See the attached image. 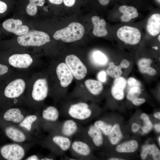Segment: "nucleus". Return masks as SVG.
I'll use <instances>...</instances> for the list:
<instances>
[{"mask_svg": "<svg viewBox=\"0 0 160 160\" xmlns=\"http://www.w3.org/2000/svg\"><path fill=\"white\" fill-rule=\"evenodd\" d=\"M22 24L23 22L20 20L11 18L5 20L2 25L6 31L20 36L26 33L29 31L28 27Z\"/></svg>", "mask_w": 160, "mask_h": 160, "instance_id": "obj_16", "label": "nucleus"}, {"mask_svg": "<svg viewBox=\"0 0 160 160\" xmlns=\"http://www.w3.org/2000/svg\"><path fill=\"white\" fill-rule=\"evenodd\" d=\"M32 73L16 71L0 88V111L25 105L27 88Z\"/></svg>", "mask_w": 160, "mask_h": 160, "instance_id": "obj_1", "label": "nucleus"}, {"mask_svg": "<svg viewBox=\"0 0 160 160\" xmlns=\"http://www.w3.org/2000/svg\"><path fill=\"white\" fill-rule=\"evenodd\" d=\"M157 0L159 1V3H160V0Z\"/></svg>", "mask_w": 160, "mask_h": 160, "instance_id": "obj_52", "label": "nucleus"}, {"mask_svg": "<svg viewBox=\"0 0 160 160\" xmlns=\"http://www.w3.org/2000/svg\"><path fill=\"white\" fill-rule=\"evenodd\" d=\"M65 62L76 79L81 80L85 77L87 73V68L76 56L74 55L67 56Z\"/></svg>", "mask_w": 160, "mask_h": 160, "instance_id": "obj_14", "label": "nucleus"}, {"mask_svg": "<svg viewBox=\"0 0 160 160\" xmlns=\"http://www.w3.org/2000/svg\"><path fill=\"white\" fill-rule=\"evenodd\" d=\"M19 106L12 107L0 111V119L12 124H18L26 116L25 111Z\"/></svg>", "mask_w": 160, "mask_h": 160, "instance_id": "obj_13", "label": "nucleus"}, {"mask_svg": "<svg viewBox=\"0 0 160 160\" xmlns=\"http://www.w3.org/2000/svg\"><path fill=\"white\" fill-rule=\"evenodd\" d=\"M55 71L57 77L62 87H66L71 83L73 76L65 63H61L58 64L55 68Z\"/></svg>", "mask_w": 160, "mask_h": 160, "instance_id": "obj_17", "label": "nucleus"}, {"mask_svg": "<svg viewBox=\"0 0 160 160\" xmlns=\"http://www.w3.org/2000/svg\"><path fill=\"white\" fill-rule=\"evenodd\" d=\"M102 134L99 128L92 124L84 128L83 127L79 135L81 136V139L88 144L91 141L95 145L99 147L103 143Z\"/></svg>", "mask_w": 160, "mask_h": 160, "instance_id": "obj_11", "label": "nucleus"}, {"mask_svg": "<svg viewBox=\"0 0 160 160\" xmlns=\"http://www.w3.org/2000/svg\"><path fill=\"white\" fill-rule=\"evenodd\" d=\"M7 6L6 3L0 0V14L4 13L7 10Z\"/></svg>", "mask_w": 160, "mask_h": 160, "instance_id": "obj_39", "label": "nucleus"}, {"mask_svg": "<svg viewBox=\"0 0 160 160\" xmlns=\"http://www.w3.org/2000/svg\"><path fill=\"white\" fill-rule=\"evenodd\" d=\"M50 41L49 35L41 31L32 30L18 36L17 39L19 46L23 47L38 48L43 46Z\"/></svg>", "mask_w": 160, "mask_h": 160, "instance_id": "obj_6", "label": "nucleus"}, {"mask_svg": "<svg viewBox=\"0 0 160 160\" xmlns=\"http://www.w3.org/2000/svg\"><path fill=\"white\" fill-rule=\"evenodd\" d=\"M131 101L134 105L139 106L144 103L145 100L143 98H139L137 97L133 99Z\"/></svg>", "mask_w": 160, "mask_h": 160, "instance_id": "obj_37", "label": "nucleus"}, {"mask_svg": "<svg viewBox=\"0 0 160 160\" xmlns=\"http://www.w3.org/2000/svg\"><path fill=\"white\" fill-rule=\"evenodd\" d=\"M126 85V80L124 77L120 76L115 78L111 89V94L115 99L121 100L124 98V90Z\"/></svg>", "mask_w": 160, "mask_h": 160, "instance_id": "obj_18", "label": "nucleus"}, {"mask_svg": "<svg viewBox=\"0 0 160 160\" xmlns=\"http://www.w3.org/2000/svg\"><path fill=\"white\" fill-rule=\"evenodd\" d=\"M93 125L99 128L105 135L108 136L112 127L111 125L101 120L96 121L94 122Z\"/></svg>", "mask_w": 160, "mask_h": 160, "instance_id": "obj_30", "label": "nucleus"}, {"mask_svg": "<svg viewBox=\"0 0 160 160\" xmlns=\"http://www.w3.org/2000/svg\"><path fill=\"white\" fill-rule=\"evenodd\" d=\"M16 71L7 64L0 62V88Z\"/></svg>", "mask_w": 160, "mask_h": 160, "instance_id": "obj_23", "label": "nucleus"}, {"mask_svg": "<svg viewBox=\"0 0 160 160\" xmlns=\"http://www.w3.org/2000/svg\"><path fill=\"white\" fill-rule=\"evenodd\" d=\"M29 3L26 7L27 13L31 16L34 15L37 11V6H42L44 4L45 0H29Z\"/></svg>", "mask_w": 160, "mask_h": 160, "instance_id": "obj_28", "label": "nucleus"}, {"mask_svg": "<svg viewBox=\"0 0 160 160\" xmlns=\"http://www.w3.org/2000/svg\"><path fill=\"white\" fill-rule=\"evenodd\" d=\"M140 128V126L137 123H133L132 126V131L134 132H137Z\"/></svg>", "mask_w": 160, "mask_h": 160, "instance_id": "obj_43", "label": "nucleus"}, {"mask_svg": "<svg viewBox=\"0 0 160 160\" xmlns=\"http://www.w3.org/2000/svg\"><path fill=\"white\" fill-rule=\"evenodd\" d=\"M63 114L68 118L73 119L80 123L88 122L93 113L87 103L80 102L71 105Z\"/></svg>", "mask_w": 160, "mask_h": 160, "instance_id": "obj_8", "label": "nucleus"}, {"mask_svg": "<svg viewBox=\"0 0 160 160\" xmlns=\"http://www.w3.org/2000/svg\"><path fill=\"white\" fill-rule=\"evenodd\" d=\"M110 0H98L100 4L105 6L107 5L109 3Z\"/></svg>", "mask_w": 160, "mask_h": 160, "instance_id": "obj_45", "label": "nucleus"}, {"mask_svg": "<svg viewBox=\"0 0 160 160\" xmlns=\"http://www.w3.org/2000/svg\"><path fill=\"white\" fill-rule=\"evenodd\" d=\"M145 122V125L142 128V131L144 133L148 132L152 129L153 124L149 119L144 120Z\"/></svg>", "mask_w": 160, "mask_h": 160, "instance_id": "obj_34", "label": "nucleus"}, {"mask_svg": "<svg viewBox=\"0 0 160 160\" xmlns=\"http://www.w3.org/2000/svg\"><path fill=\"white\" fill-rule=\"evenodd\" d=\"M154 116L158 119H160V112H157L155 113L154 115Z\"/></svg>", "mask_w": 160, "mask_h": 160, "instance_id": "obj_48", "label": "nucleus"}, {"mask_svg": "<svg viewBox=\"0 0 160 160\" xmlns=\"http://www.w3.org/2000/svg\"><path fill=\"white\" fill-rule=\"evenodd\" d=\"M84 33V28L81 23H70L67 27L57 30L53 37L56 40L61 39L66 43H70L80 39Z\"/></svg>", "mask_w": 160, "mask_h": 160, "instance_id": "obj_7", "label": "nucleus"}, {"mask_svg": "<svg viewBox=\"0 0 160 160\" xmlns=\"http://www.w3.org/2000/svg\"><path fill=\"white\" fill-rule=\"evenodd\" d=\"M51 3L55 4H62L63 0H49Z\"/></svg>", "mask_w": 160, "mask_h": 160, "instance_id": "obj_44", "label": "nucleus"}, {"mask_svg": "<svg viewBox=\"0 0 160 160\" xmlns=\"http://www.w3.org/2000/svg\"><path fill=\"white\" fill-rule=\"evenodd\" d=\"M82 128L79 123L68 118L61 122L58 121L44 129L49 134H59L71 139L74 136L79 135Z\"/></svg>", "mask_w": 160, "mask_h": 160, "instance_id": "obj_5", "label": "nucleus"}, {"mask_svg": "<svg viewBox=\"0 0 160 160\" xmlns=\"http://www.w3.org/2000/svg\"><path fill=\"white\" fill-rule=\"evenodd\" d=\"M138 147L137 142L132 140L118 145L116 149L119 153H132L135 151Z\"/></svg>", "mask_w": 160, "mask_h": 160, "instance_id": "obj_26", "label": "nucleus"}, {"mask_svg": "<svg viewBox=\"0 0 160 160\" xmlns=\"http://www.w3.org/2000/svg\"><path fill=\"white\" fill-rule=\"evenodd\" d=\"M119 10L122 15L121 17L122 21L127 22L132 18L138 16L137 10L135 7L126 5H122L119 8Z\"/></svg>", "mask_w": 160, "mask_h": 160, "instance_id": "obj_22", "label": "nucleus"}, {"mask_svg": "<svg viewBox=\"0 0 160 160\" xmlns=\"http://www.w3.org/2000/svg\"><path fill=\"white\" fill-rule=\"evenodd\" d=\"M71 139L63 135L49 134L40 142L42 145L49 150L54 154L60 156L69 150Z\"/></svg>", "mask_w": 160, "mask_h": 160, "instance_id": "obj_4", "label": "nucleus"}, {"mask_svg": "<svg viewBox=\"0 0 160 160\" xmlns=\"http://www.w3.org/2000/svg\"><path fill=\"white\" fill-rule=\"evenodd\" d=\"M120 65H121L122 68H127L129 67L130 63L127 60L124 59L121 61Z\"/></svg>", "mask_w": 160, "mask_h": 160, "instance_id": "obj_40", "label": "nucleus"}, {"mask_svg": "<svg viewBox=\"0 0 160 160\" xmlns=\"http://www.w3.org/2000/svg\"><path fill=\"white\" fill-rule=\"evenodd\" d=\"M99 80L102 82H105L106 79V74L104 71H101L99 73L98 75Z\"/></svg>", "mask_w": 160, "mask_h": 160, "instance_id": "obj_38", "label": "nucleus"}, {"mask_svg": "<svg viewBox=\"0 0 160 160\" xmlns=\"http://www.w3.org/2000/svg\"><path fill=\"white\" fill-rule=\"evenodd\" d=\"M69 150L73 157L76 160H88L92 153L91 146L81 139L72 141Z\"/></svg>", "mask_w": 160, "mask_h": 160, "instance_id": "obj_12", "label": "nucleus"}, {"mask_svg": "<svg viewBox=\"0 0 160 160\" xmlns=\"http://www.w3.org/2000/svg\"><path fill=\"white\" fill-rule=\"evenodd\" d=\"M148 154V149L147 145H143L142 147V151L140 154L141 159H145L147 157Z\"/></svg>", "mask_w": 160, "mask_h": 160, "instance_id": "obj_35", "label": "nucleus"}, {"mask_svg": "<svg viewBox=\"0 0 160 160\" xmlns=\"http://www.w3.org/2000/svg\"><path fill=\"white\" fill-rule=\"evenodd\" d=\"M152 63V60L149 58H142L140 59L137 63L140 72L142 73H146L151 76L155 75L156 73V70L150 66Z\"/></svg>", "mask_w": 160, "mask_h": 160, "instance_id": "obj_24", "label": "nucleus"}, {"mask_svg": "<svg viewBox=\"0 0 160 160\" xmlns=\"http://www.w3.org/2000/svg\"><path fill=\"white\" fill-rule=\"evenodd\" d=\"M160 35H159L158 36V40L159 41H160Z\"/></svg>", "mask_w": 160, "mask_h": 160, "instance_id": "obj_51", "label": "nucleus"}, {"mask_svg": "<svg viewBox=\"0 0 160 160\" xmlns=\"http://www.w3.org/2000/svg\"><path fill=\"white\" fill-rule=\"evenodd\" d=\"M41 157L36 155H33L27 157L25 159V160H40Z\"/></svg>", "mask_w": 160, "mask_h": 160, "instance_id": "obj_42", "label": "nucleus"}, {"mask_svg": "<svg viewBox=\"0 0 160 160\" xmlns=\"http://www.w3.org/2000/svg\"><path fill=\"white\" fill-rule=\"evenodd\" d=\"M109 160H123L124 159H120L119 158H110L108 159Z\"/></svg>", "mask_w": 160, "mask_h": 160, "instance_id": "obj_49", "label": "nucleus"}, {"mask_svg": "<svg viewBox=\"0 0 160 160\" xmlns=\"http://www.w3.org/2000/svg\"><path fill=\"white\" fill-rule=\"evenodd\" d=\"M148 149L149 154L152 155L154 160H159L160 159V150L155 144L147 145Z\"/></svg>", "mask_w": 160, "mask_h": 160, "instance_id": "obj_32", "label": "nucleus"}, {"mask_svg": "<svg viewBox=\"0 0 160 160\" xmlns=\"http://www.w3.org/2000/svg\"><path fill=\"white\" fill-rule=\"evenodd\" d=\"M63 1L65 6L68 7H71L74 5L76 0H63Z\"/></svg>", "mask_w": 160, "mask_h": 160, "instance_id": "obj_41", "label": "nucleus"}, {"mask_svg": "<svg viewBox=\"0 0 160 160\" xmlns=\"http://www.w3.org/2000/svg\"><path fill=\"white\" fill-rule=\"evenodd\" d=\"M85 84L89 92L94 95L100 94L103 90L102 84L98 81L92 79H88L85 81Z\"/></svg>", "mask_w": 160, "mask_h": 160, "instance_id": "obj_25", "label": "nucleus"}, {"mask_svg": "<svg viewBox=\"0 0 160 160\" xmlns=\"http://www.w3.org/2000/svg\"><path fill=\"white\" fill-rule=\"evenodd\" d=\"M154 127L155 129L158 132L160 131V125L159 124H156L154 125Z\"/></svg>", "mask_w": 160, "mask_h": 160, "instance_id": "obj_47", "label": "nucleus"}, {"mask_svg": "<svg viewBox=\"0 0 160 160\" xmlns=\"http://www.w3.org/2000/svg\"><path fill=\"white\" fill-rule=\"evenodd\" d=\"M122 67L119 64L116 65L113 62H110L106 69L107 74L111 77L116 78L120 77L122 73Z\"/></svg>", "mask_w": 160, "mask_h": 160, "instance_id": "obj_29", "label": "nucleus"}, {"mask_svg": "<svg viewBox=\"0 0 160 160\" xmlns=\"http://www.w3.org/2000/svg\"><path fill=\"white\" fill-rule=\"evenodd\" d=\"M0 62L16 71H31L37 68L40 63L37 57L28 53H0Z\"/></svg>", "mask_w": 160, "mask_h": 160, "instance_id": "obj_3", "label": "nucleus"}, {"mask_svg": "<svg viewBox=\"0 0 160 160\" xmlns=\"http://www.w3.org/2000/svg\"><path fill=\"white\" fill-rule=\"evenodd\" d=\"M147 31L151 36H155L160 32V15L155 13L149 18L146 26Z\"/></svg>", "mask_w": 160, "mask_h": 160, "instance_id": "obj_20", "label": "nucleus"}, {"mask_svg": "<svg viewBox=\"0 0 160 160\" xmlns=\"http://www.w3.org/2000/svg\"><path fill=\"white\" fill-rule=\"evenodd\" d=\"M60 113L55 107L49 105L43 109L41 119L42 126L44 128L59 121Z\"/></svg>", "mask_w": 160, "mask_h": 160, "instance_id": "obj_15", "label": "nucleus"}, {"mask_svg": "<svg viewBox=\"0 0 160 160\" xmlns=\"http://www.w3.org/2000/svg\"><path fill=\"white\" fill-rule=\"evenodd\" d=\"M108 136L109 140L113 145L117 144L121 140L123 136L118 124H116L112 127Z\"/></svg>", "mask_w": 160, "mask_h": 160, "instance_id": "obj_27", "label": "nucleus"}, {"mask_svg": "<svg viewBox=\"0 0 160 160\" xmlns=\"http://www.w3.org/2000/svg\"><path fill=\"white\" fill-rule=\"evenodd\" d=\"M39 119V116L35 114L26 115L18 126L26 132L30 133L32 130L33 125Z\"/></svg>", "mask_w": 160, "mask_h": 160, "instance_id": "obj_21", "label": "nucleus"}, {"mask_svg": "<svg viewBox=\"0 0 160 160\" xmlns=\"http://www.w3.org/2000/svg\"><path fill=\"white\" fill-rule=\"evenodd\" d=\"M55 158L52 156H47L42 157L41 160H54Z\"/></svg>", "mask_w": 160, "mask_h": 160, "instance_id": "obj_46", "label": "nucleus"}, {"mask_svg": "<svg viewBox=\"0 0 160 160\" xmlns=\"http://www.w3.org/2000/svg\"><path fill=\"white\" fill-rule=\"evenodd\" d=\"M26 150L21 143H14L0 147V159L21 160L24 157Z\"/></svg>", "mask_w": 160, "mask_h": 160, "instance_id": "obj_9", "label": "nucleus"}, {"mask_svg": "<svg viewBox=\"0 0 160 160\" xmlns=\"http://www.w3.org/2000/svg\"><path fill=\"white\" fill-rule=\"evenodd\" d=\"M91 20L94 26L92 31L93 34L97 37L106 36L108 31L105 28L106 23L105 20L100 19V17L97 16H93Z\"/></svg>", "mask_w": 160, "mask_h": 160, "instance_id": "obj_19", "label": "nucleus"}, {"mask_svg": "<svg viewBox=\"0 0 160 160\" xmlns=\"http://www.w3.org/2000/svg\"><path fill=\"white\" fill-rule=\"evenodd\" d=\"M141 92V90L139 87H133L128 92L127 98L128 100L131 101L137 97Z\"/></svg>", "mask_w": 160, "mask_h": 160, "instance_id": "obj_33", "label": "nucleus"}, {"mask_svg": "<svg viewBox=\"0 0 160 160\" xmlns=\"http://www.w3.org/2000/svg\"><path fill=\"white\" fill-rule=\"evenodd\" d=\"M158 140H159V145H160V136H159V138H158Z\"/></svg>", "mask_w": 160, "mask_h": 160, "instance_id": "obj_50", "label": "nucleus"}, {"mask_svg": "<svg viewBox=\"0 0 160 160\" xmlns=\"http://www.w3.org/2000/svg\"><path fill=\"white\" fill-rule=\"evenodd\" d=\"M40 72L32 73L28 84L25 105L36 111L41 109L49 92L47 77Z\"/></svg>", "mask_w": 160, "mask_h": 160, "instance_id": "obj_2", "label": "nucleus"}, {"mask_svg": "<svg viewBox=\"0 0 160 160\" xmlns=\"http://www.w3.org/2000/svg\"><path fill=\"white\" fill-rule=\"evenodd\" d=\"M93 57L95 63L99 65H104L108 61L106 56L99 51L95 52L93 55Z\"/></svg>", "mask_w": 160, "mask_h": 160, "instance_id": "obj_31", "label": "nucleus"}, {"mask_svg": "<svg viewBox=\"0 0 160 160\" xmlns=\"http://www.w3.org/2000/svg\"><path fill=\"white\" fill-rule=\"evenodd\" d=\"M127 83L130 86L132 87L140 86V84L137 80L133 77H130L127 80Z\"/></svg>", "mask_w": 160, "mask_h": 160, "instance_id": "obj_36", "label": "nucleus"}, {"mask_svg": "<svg viewBox=\"0 0 160 160\" xmlns=\"http://www.w3.org/2000/svg\"><path fill=\"white\" fill-rule=\"evenodd\" d=\"M118 37L125 43L135 45L139 43L141 38V34L137 28L128 26L120 28L117 32Z\"/></svg>", "mask_w": 160, "mask_h": 160, "instance_id": "obj_10", "label": "nucleus"}]
</instances>
